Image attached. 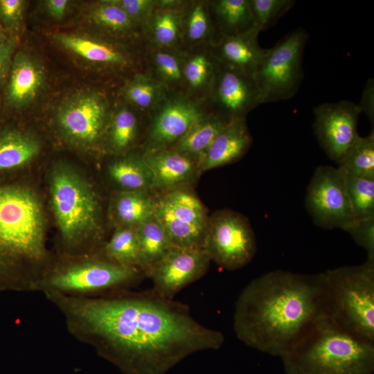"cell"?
<instances>
[{
	"mask_svg": "<svg viewBox=\"0 0 374 374\" xmlns=\"http://www.w3.org/2000/svg\"><path fill=\"white\" fill-rule=\"evenodd\" d=\"M211 261L204 249L172 246L146 276L151 279L154 292L174 299L181 290L206 274Z\"/></svg>",
	"mask_w": 374,
	"mask_h": 374,
	"instance_id": "cell-15",
	"label": "cell"
},
{
	"mask_svg": "<svg viewBox=\"0 0 374 374\" xmlns=\"http://www.w3.org/2000/svg\"><path fill=\"white\" fill-rule=\"evenodd\" d=\"M48 259L39 200L19 183L0 182V289L38 292Z\"/></svg>",
	"mask_w": 374,
	"mask_h": 374,
	"instance_id": "cell-3",
	"label": "cell"
},
{
	"mask_svg": "<svg viewBox=\"0 0 374 374\" xmlns=\"http://www.w3.org/2000/svg\"><path fill=\"white\" fill-rule=\"evenodd\" d=\"M323 275L328 317L353 336L374 343V260Z\"/></svg>",
	"mask_w": 374,
	"mask_h": 374,
	"instance_id": "cell-6",
	"label": "cell"
},
{
	"mask_svg": "<svg viewBox=\"0 0 374 374\" xmlns=\"http://www.w3.org/2000/svg\"><path fill=\"white\" fill-rule=\"evenodd\" d=\"M102 253L116 263L137 267L139 242L136 228L122 226L118 229L105 244Z\"/></svg>",
	"mask_w": 374,
	"mask_h": 374,
	"instance_id": "cell-31",
	"label": "cell"
},
{
	"mask_svg": "<svg viewBox=\"0 0 374 374\" xmlns=\"http://www.w3.org/2000/svg\"><path fill=\"white\" fill-rule=\"evenodd\" d=\"M79 257L51 266L40 283L39 292L97 297L131 290L145 276L138 267L120 265L103 254Z\"/></svg>",
	"mask_w": 374,
	"mask_h": 374,
	"instance_id": "cell-9",
	"label": "cell"
},
{
	"mask_svg": "<svg viewBox=\"0 0 374 374\" xmlns=\"http://www.w3.org/2000/svg\"><path fill=\"white\" fill-rule=\"evenodd\" d=\"M154 92L152 85L140 80H134L125 88L124 96L135 106L146 108L152 103Z\"/></svg>",
	"mask_w": 374,
	"mask_h": 374,
	"instance_id": "cell-38",
	"label": "cell"
},
{
	"mask_svg": "<svg viewBox=\"0 0 374 374\" xmlns=\"http://www.w3.org/2000/svg\"><path fill=\"white\" fill-rule=\"evenodd\" d=\"M256 28L263 30L277 21L295 4L293 0L249 1Z\"/></svg>",
	"mask_w": 374,
	"mask_h": 374,
	"instance_id": "cell-35",
	"label": "cell"
},
{
	"mask_svg": "<svg viewBox=\"0 0 374 374\" xmlns=\"http://www.w3.org/2000/svg\"><path fill=\"white\" fill-rule=\"evenodd\" d=\"M210 63L202 55L192 58L185 66L184 75L194 87L201 85L208 76Z\"/></svg>",
	"mask_w": 374,
	"mask_h": 374,
	"instance_id": "cell-40",
	"label": "cell"
},
{
	"mask_svg": "<svg viewBox=\"0 0 374 374\" xmlns=\"http://www.w3.org/2000/svg\"><path fill=\"white\" fill-rule=\"evenodd\" d=\"M345 231L374 260V217L355 220Z\"/></svg>",
	"mask_w": 374,
	"mask_h": 374,
	"instance_id": "cell-36",
	"label": "cell"
},
{
	"mask_svg": "<svg viewBox=\"0 0 374 374\" xmlns=\"http://www.w3.org/2000/svg\"><path fill=\"white\" fill-rule=\"evenodd\" d=\"M67 332L124 374H166L188 356L217 350L224 336L195 320L188 307L152 289L97 297L45 292Z\"/></svg>",
	"mask_w": 374,
	"mask_h": 374,
	"instance_id": "cell-1",
	"label": "cell"
},
{
	"mask_svg": "<svg viewBox=\"0 0 374 374\" xmlns=\"http://www.w3.org/2000/svg\"><path fill=\"white\" fill-rule=\"evenodd\" d=\"M208 31V19L202 5H197L190 13L188 24V35L191 40L204 37Z\"/></svg>",
	"mask_w": 374,
	"mask_h": 374,
	"instance_id": "cell-41",
	"label": "cell"
},
{
	"mask_svg": "<svg viewBox=\"0 0 374 374\" xmlns=\"http://www.w3.org/2000/svg\"><path fill=\"white\" fill-rule=\"evenodd\" d=\"M7 37H8V34L6 33V31L4 30V29L3 28L2 26L0 24V39L6 38Z\"/></svg>",
	"mask_w": 374,
	"mask_h": 374,
	"instance_id": "cell-44",
	"label": "cell"
},
{
	"mask_svg": "<svg viewBox=\"0 0 374 374\" xmlns=\"http://www.w3.org/2000/svg\"><path fill=\"white\" fill-rule=\"evenodd\" d=\"M30 2L0 0V24L8 36L21 39L26 34Z\"/></svg>",
	"mask_w": 374,
	"mask_h": 374,
	"instance_id": "cell-34",
	"label": "cell"
},
{
	"mask_svg": "<svg viewBox=\"0 0 374 374\" xmlns=\"http://www.w3.org/2000/svg\"><path fill=\"white\" fill-rule=\"evenodd\" d=\"M44 111L56 133L66 143L85 150L99 144L110 119L107 98L87 84L57 91Z\"/></svg>",
	"mask_w": 374,
	"mask_h": 374,
	"instance_id": "cell-8",
	"label": "cell"
},
{
	"mask_svg": "<svg viewBox=\"0 0 374 374\" xmlns=\"http://www.w3.org/2000/svg\"><path fill=\"white\" fill-rule=\"evenodd\" d=\"M150 170L152 188H170L188 181L195 170L191 158L178 151L154 149L143 157Z\"/></svg>",
	"mask_w": 374,
	"mask_h": 374,
	"instance_id": "cell-21",
	"label": "cell"
},
{
	"mask_svg": "<svg viewBox=\"0 0 374 374\" xmlns=\"http://www.w3.org/2000/svg\"><path fill=\"white\" fill-rule=\"evenodd\" d=\"M134 21L114 1H98L84 3L78 24L105 37L121 36L132 30Z\"/></svg>",
	"mask_w": 374,
	"mask_h": 374,
	"instance_id": "cell-22",
	"label": "cell"
},
{
	"mask_svg": "<svg viewBox=\"0 0 374 374\" xmlns=\"http://www.w3.org/2000/svg\"><path fill=\"white\" fill-rule=\"evenodd\" d=\"M154 200L145 190H125L118 195L115 214L125 226L136 227L154 217Z\"/></svg>",
	"mask_w": 374,
	"mask_h": 374,
	"instance_id": "cell-27",
	"label": "cell"
},
{
	"mask_svg": "<svg viewBox=\"0 0 374 374\" xmlns=\"http://www.w3.org/2000/svg\"><path fill=\"white\" fill-rule=\"evenodd\" d=\"M202 119L200 112L191 103L181 100L168 103L157 115L150 129L153 150L181 140Z\"/></svg>",
	"mask_w": 374,
	"mask_h": 374,
	"instance_id": "cell-19",
	"label": "cell"
},
{
	"mask_svg": "<svg viewBox=\"0 0 374 374\" xmlns=\"http://www.w3.org/2000/svg\"><path fill=\"white\" fill-rule=\"evenodd\" d=\"M260 32L254 28L243 33L224 36L218 48L223 63L253 75L265 51L258 44Z\"/></svg>",
	"mask_w": 374,
	"mask_h": 374,
	"instance_id": "cell-23",
	"label": "cell"
},
{
	"mask_svg": "<svg viewBox=\"0 0 374 374\" xmlns=\"http://www.w3.org/2000/svg\"><path fill=\"white\" fill-rule=\"evenodd\" d=\"M345 175L374 180V132L359 136L337 163Z\"/></svg>",
	"mask_w": 374,
	"mask_h": 374,
	"instance_id": "cell-25",
	"label": "cell"
},
{
	"mask_svg": "<svg viewBox=\"0 0 374 374\" xmlns=\"http://www.w3.org/2000/svg\"><path fill=\"white\" fill-rule=\"evenodd\" d=\"M21 121L0 118V182L2 178L21 169L41 152L37 136Z\"/></svg>",
	"mask_w": 374,
	"mask_h": 374,
	"instance_id": "cell-18",
	"label": "cell"
},
{
	"mask_svg": "<svg viewBox=\"0 0 374 374\" xmlns=\"http://www.w3.org/2000/svg\"><path fill=\"white\" fill-rule=\"evenodd\" d=\"M154 217L166 231L172 246L204 249L209 218L201 201L181 189L154 200Z\"/></svg>",
	"mask_w": 374,
	"mask_h": 374,
	"instance_id": "cell-13",
	"label": "cell"
},
{
	"mask_svg": "<svg viewBox=\"0 0 374 374\" xmlns=\"http://www.w3.org/2000/svg\"><path fill=\"white\" fill-rule=\"evenodd\" d=\"M204 249L211 260L227 270L247 265L256 252L253 231L244 215L223 209L208 220Z\"/></svg>",
	"mask_w": 374,
	"mask_h": 374,
	"instance_id": "cell-12",
	"label": "cell"
},
{
	"mask_svg": "<svg viewBox=\"0 0 374 374\" xmlns=\"http://www.w3.org/2000/svg\"><path fill=\"white\" fill-rule=\"evenodd\" d=\"M220 69L215 99L222 115L229 120L244 118L249 111L262 103L255 78L224 64Z\"/></svg>",
	"mask_w": 374,
	"mask_h": 374,
	"instance_id": "cell-17",
	"label": "cell"
},
{
	"mask_svg": "<svg viewBox=\"0 0 374 374\" xmlns=\"http://www.w3.org/2000/svg\"><path fill=\"white\" fill-rule=\"evenodd\" d=\"M51 178V199L64 255L86 256L98 244V202L91 186L71 168L59 165Z\"/></svg>",
	"mask_w": 374,
	"mask_h": 374,
	"instance_id": "cell-5",
	"label": "cell"
},
{
	"mask_svg": "<svg viewBox=\"0 0 374 374\" xmlns=\"http://www.w3.org/2000/svg\"><path fill=\"white\" fill-rule=\"evenodd\" d=\"M108 137L112 149L121 152L133 143L137 130L135 114L125 107H120L110 118Z\"/></svg>",
	"mask_w": 374,
	"mask_h": 374,
	"instance_id": "cell-33",
	"label": "cell"
},
{
	"mask_svg": "<svg viewBox=\"0 0 374 374\" xmlns=\"http://www.w3.org/2000/svg\"><path fill=\"white\" fill-rule=\"evenodd\" d=\"M21 39L11 37L0 39V93L5 84Z\"/></svg>",
	"mask_w": 374,
	"mask_h": 374,
	"instance_id": "cell-39",
	"label": "cell"
},
{
	"mask_svg": "<svg viewBox=\"0 0 374 374\" xmlns=\"http://www.w3.org/2000/svg\"><path fill=\"white\" fill-rule=\"evenodd\" d=\"M281 359L286 374H373L374 343L327 317Z\"/></svg>",
	"mask_w": 374,
	"mask_h": 374,
	"instance_id": "cell-4",
	"label": "cell"
},
{
	"mask_svg": "<svg viewBox=\"0 0 374 374\" xmlns=\"http://www.w3.org/2000/svg\"><path fill=\"white\" fill-rule=\"evenodd\" d=\"M84 3L73 0H42L37 2L35 16L53 30L77 25Z\"/></svg>",
	"mask_w": 374,
	"mask_h": 374,
	"instance_id": "cell-29",
	"label": "cell"
},
{
	"mask_svg": "<svg viewBox=\"0 0 374 374\" xmlns=\"http://www.w3.org/2000/svg\"><path fill=\"white\" fill-rule=\"evenodd\" d=\"M178 34V22L175 14L166 12L157 17L154 24V37L162 45L172 44Z\"/></svg>",
	"mask_w": 374,
	"mask_h": 374,
	"instance_id": "cell-37",
	"label": "cell"
},
{
	"mask_svg": "<svg viewBox=\"0 0 374 374\" xmlns=\"http://www.w3.org/2000/svg\"><path fill=\"white\" fill-rule=\"evenodd\" d=\"M156 64L160 72L170 80H179L181 77V69L179 63L172 55L159 53L155 56Z\"/></svg>",
	"mask_w": 374,
	"mask_h": 374,
	"instance_id": "cell-42",
	"label": "cell"
},
{
	"mask_svg": "<svg viewBox=\"0 0 374 374\" xmlns=\"http://www.w3.org/2000/svg\"><path fill=\"white\" fill-rule=\"evenodd\" d=\"M231 121L222 115L202 119L179 140L177 151L188 157H199L200 161L214 139Z\"/></svg>",
	"mask_w": 374,
	"mask_h": 374,
	"instance_id": "cell-26",
	"label": "cell"
},
{
	"mask_svg": "<svg viewBox=\"0 0 374 374\" xmlns=\"http://www.w3.org/2000/svg\"><path fill=\"white\" fill-rule=\"evenodd\" d=\"M135 228L139 242L137 267L146 276L172 245L166 231L154 217Z\"/></svg>",
	"mask_w": 374,
	"mask_h": 374,
	"instance_id": "cell-24",
	"label": "cell"
},
{
	"mask_svg": "<svg viewBox=\"0 0 374 374\" xmlns=\"http://www.w3.org/2000/svg\"><path fill=\"white\" fill-rule=\"evenodd\" d=\"M345 179L355 220L374 217V180L348 175Z\"/></svg>",
	"mask_w": 374,
	"mask_h": 374,
	"instance_id": "cell-32",
	"label": "cell"
},
{
	"mask_svg": "<svg viewBox=\"0 0 374 374\" xmlns=\"http://www.w3.org/2000/svg\"><path fill=\"white\" fill-rule=\"evenodd\" d=\"M113 180L126 190L148 191L153 186L152 175L143 157H129L109 167Z\"/></svg>",
	"mask_w": 374,
	"mask_h": 374,
	"instance_id": "cell-28",
	"label": "cell"
},
{
	"mask_svg": "<svg viewBox=\"0 0 374 374\" xmlns=\"http://www.w3.org/2000/svg\"><path fill=\"white\" fill-rule=\"evenodd\" d=\"M308 36L304 29L298 28L265 49L253 75L262 103L287 100L297 92L303 78Z\"/></svg>",
	"mask_w": 374,
	"mask_h": 374,
	"instance_id": "cell-10",
	"label": "cell"
},
{
	"mask_svg": "<svg viewBox=\"0 0 374 374\" xmlns=\"http://www.w3.org/2000/svg\"><path fill=\"white\" fill-rule=\"evenodd\" d=\"M327 317L323 273L276 270L242 290L233 325L243 344L283 358Z\"/></svg>",
	"mask_w": 374,
	"mask_h": 374,
	"instance_id": "cell-2",
	"label": "cell"
},
{
	"mask_svg": "<svg viewBox=\"0 0 374 374\" xmlns=\"http://www.w3.org/2000/svg\"><path fill=\"white\" fill-rule=\"evenodd\" d=\"M305 206L314 223L323 229L346 231L355 221L345 175L333 166L315 169L307 188Z\"/></svg>",
	"mask_w": 374,
	"mask_h": 374,
	"instance_id": "cell-14",
	"label": "cell"
},
{
	"mask_svg": "<svg viewBox=\"0 0 374 374\" xmlns=\"http://www.w3.org/2000/svg\"><path fill=\"white\" fill-rule=\"evenodd\" d=\"M51 64L26 34L14 55L0 93V118L24 122L30 114L44 110L58 91Z\"/></svg>",
	"mask_w": 374,
	"mask_h": 374,
	"instance_id": "cell-7",
	"label": "cell"
},
{
	"mask_svg": "<svg viewBox=\"0 0 374 374\" xmlns=\"http://www.w3.org/2000/svg\"><path fill=\"white\" fill-rule=\"evenodd\" d=\"M134 21L142 18L150 10L152 1L148 0H114Z\"/></svg>",
	"mask_w": 374,
	"mask_h": 374,
	"instance_id": "cell-43",
	"label": "cell"
},
{
	"mask_svg": "<svg viewBox=\"0 0 374 374\" xmlns=\"http://www.w3.org/2000/svg\"><path fill=\"white\" fill-rule=\"evenodd\" d=\"M218 21L224 35H234L257 28L249 1L220 0L215 3Z\"/></svg>",
	"mask_w": 374,
	"mask_h": 374,
	"instance_id": "cell-30",
	"label": "cell"
},
{
	"mask_svg": "<svg viewBox=\"0 0 374 374\" xmlns=\"http://www.w3.org/2000/svg\"><path fill=\"white\" fill-rule=\"evenodd\" d=\"M46 36L50 44L84 75L123 67L129 62L127 54L119 46L79 24L50 30Z\"/></svg>",
	"mask_w": 374,
	"mask_h": 374,
	"instance_id": "cell-11",
	"label": "cell"
},
{
	"mask_svg": "<svg viewBox=\"0 0 374 374\" xmlns=\"http://www.w3.org/2000/svg\"><path fill=\"white\" fill-rule=\"evenodd\" d=\"M314 113L315 136L329 159L337 163L359 136L357 127L361 109L344 100L319 105Z\"/></svg>",
	"mask_w": 374,
	"mask_h": 374,
	"instance_id": "cell-16",
	"label": "cell"
},
{
	"mask_svg": "<svg viewBox=\"0 0 374 374\" xmlns=\"http://www.w3.org/2000/svg\"><path fill=\"white\" fill-rule=\"evenodd\" d=\"M252 139L244 118L231 121L216 136L199 163L201 171L218 168L240 159Z\"/></svg>",
	"mask_w": 374,
	"mask_h": 374,
	"instance_id": "cell-20",
	"label": "cell"
}]
</instances>
